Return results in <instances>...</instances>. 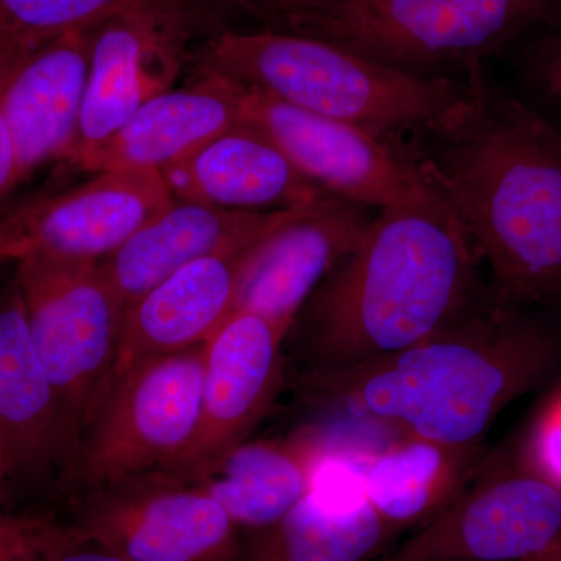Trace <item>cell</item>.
<instances>
[{"label": "cell", "mask_w": 561, "mask_h": 561, "mask_svg": "<svg viewBox=\"0 0 561 561\" xmlns=\"http://www.w3.org/2000/svg\"><path fill=\"white\" fill-rule=\"evenodd\" d=\"M559 25H561V11H560L559 20H557L556 25H553V27H559Z\"/></svg>", "instance_id": "34"}, {"label": "cell", "mask_w": 561, "mask_h": 561, "mask_svg": "<svg viewBox=\"0 0 561 561\" xmlns=\"http://www.w3.org/2000/svg\"><path fill=\"white\" fill-rule=\"evenodd\" d=\"M267 22L272 31H289L295 22L323 7L328 0H232Z\"/></svg>", "instance_id": "29"}, {"label": "cell", "mask_w": 561, "mask_h": 561, "mask_svg": "<svg viewBox=\"0 0 561 561\" xmlns=\"http://www.w3.org/2000/svg\"><path fill=\"white\" fill-rule=\"evenodd\" d=\"M486 459L483 443L456 446L404 435L365 463L359 486L373 511L400 535L445 511Z\"/></svg>", "instance_id": "22"}, {"label": "cell", "mask_w": 561, "mask_h": 561, "mask_svg": "<svg viewBox=\"0 0 561 561\" xmlns=\"http://www.w3.org/2000/svg\"><path fill=\"white\" fill-rule=\"evenodd\" d=\"M561 367V327L490 300L426 341L354 367L305 375L328 412L446 445H481L513 401Z\"/></svg>", "instance_id": "2"}, {"label": "cell", "mask_w": 561, "mask_h": 561, "mask_svg": "<svg viewBox=\"0 0 561 561\" xmlns=\"http://www.w3.org/2000/svg\"><path fill=\"white\" fill-rule=\"evenodd\" d=\"M561 0H328L289 31L390 68L435 77L467 70L559 20Z\"/></svg>", "instance_id": "5"}, {"label": "cell", "mask_w": 561, "mask_h": 561, "mask_svg": "<svg viewBox=\"0 0 561 561\" xmlns=\"http://www.w3.org/2000/svg\"><path fill=\"white\" fill-rule=\"evenodd\" d=\"M25 55L27 54L11 47L0 46V203L5 201L10 192L24 180L9 124L3 114V91L9 83L11 72Z\"/></svg>", "instance_id": "28"}, {"label": "cell", "mask_w": 561, "mask_h": 561, "mask_svg": "<svg viewBox=\"0 0 561 561\" xmlns=\"http://www.w3.org/2000/svg\"><path fill=\"white\" fill-rule=\"evenodd\" d=\"M523 459L561 489V393L535 421Z\"/></svg>", "instance_id": "27"}, {"label": "cell", "mask_w": 561, "mask_h": 561, "mask_svg": "<svg viewBox=\"0 0 561 561\" xmlns=\"http://www.w3.org/2000/svg\"><path fill=\"white\" fill-rule=\"evenodd\" d=\"M47 561H128L121 557L119 553L103 548L98 542L91 541L90 538L72 542L60 549L55 556Z\"/></svg>", "instance_id": "30"}, {"label": "cell", "mask_w": 561, "mask_h": 561, "mask_svg": "<svg viewBox=\"0 0 561 561\" xmlns=\"http://www.w3.org/2000/svg\"><path fill=\"white\" fill-rule=\"evenodd\" d=\"M524 561H561V540L557 541L551 548L546 549L538 556L530 557V559Z\"/></svg>", "instance_id": "33"}, {"label": "cell", "mask_w": 561, "mask_h": 561, "mask_svg": "<svg viewBox=\"0 0 561 561\" xmlns=\"http://www.w3.org/2000/svg\"><path fill=\"white\" fill-rule=\"evenodd\" d=\"M243 87L213 72L140 106L131 119L73 164L87 172L162 171L243 122Z\"/></svg>", "instance_id": "18"}, {"label": "cell", "mask_w": 561, "mask_h": 561, "mask_svg": "<svg viewBox=\"0 0 561 561\" xmlns=\"http://www.w3.org/2000/svg\"><path fill=\"white\" fill-rule=\"evenodd\" d=\"M561 540V489L518 460L486 459L430 523L378 561H524Z\"/></svg>", "instance_id": "10"}, {"label": "cell", "mask_w": 561, "mask_h": 561, "mask_svg": "<svg viewBox=\"0 0 561 561\" xmlns=\"http://www.w3.org/2000/svg\"><path fill=\"white\" fill-rule=\"evenodd\" d=\"M10 261H14V253L13 249H11L5 228H3L2 221H0V265Z\"/></svg>", "instance_id": "32"}, {"label": "cell", "mask_w": 561, "mask_h": 561, "mask_svg": "<svg viewBox=\"0 0 561 561\" xmlns=\"http://www.w3.org/2000/svg\"><path fill=\"white\" fill-rule=\"evenodd\" d=\"M173 0H0V44L31 54L66 33Z\"/></svg>", "instance_id": "24"}, {"label": "cell", "mask_w": 561, "mask_h": 561, "mask_svg": "<svg viewBox=\"0 0 561 561\" xmlns=\"http://www.w3.org/2000/svg\"><path fill=\"white\" fill-rule=\"evenodd\" d=\"M324 201L302 208L242 210L175 198L168 209L102 260V271L128 311L142 295L180 268L210 254L260 241Z\"/></svg>", "instance_id": "15"}, {"label": "cell", "mask_w": 561, "mask_h": 561, "mask_svg": "<svg viewBox=\"0 0 561 561\" xmlns=\"http://www.w3.org/2000/svg\"><path fill=\"white\" fill-rule=\"evenodd\" d=\"M242 110L243 121L267 133L308 179L334 197L379 209L449 205L412 151L394 140L245 87Z\"/></svg>", "instance_id": "8"}, {"label": "cell", "mask_w": 561, "mask_h": 561, "mask_svg": "<svg viewBox=\"0 0 561 561\" xmlns=\"http://www.w3.org/2000/svg\"><path fill=\"white\" fill-rule=\"evenodd\" d=\"M324 437L308 427L289 437L247 440L190 481L219 502L239 530L256 534L275 526L311 493L331 451Z\"/></svg>", "instance_id": "20"}, {"label": "cell", "mask_w": 561, "mask_h": 561, "mask_svg": "<svg viewBox=\"0 0 561 561\" xmlns=\"http://www.w3.org/2000/svg\"><path fill=\"white\" fill-rule=\"evenodd\" d=\"M556 308H559L561 311V300L559 302H557Z\"/></svg>", "instance_id": "35"}, {"label": "cell", "mask_w": 561, "mask_h": 561, "mask_svg": "<svg viewBox=\"0 0 561 561\" xmlns=\"http://www.w3.org/2000/svg\"><path fill=\"white\" fill-rule=\"evenodd\" d=\"M287 334L250 311L232 312L206 342L197 437L173 474L191 479L249 440L283 381Z\"/></svg>", "instance_id": "13"}, {"label": "cell", "mask_w": 561, "mask_h": 561, "mask_svg": "<svg viewBox=\"0 0 561 561\" xmlns=\"http://www.w3.org/2000/svg\"><path fill=\"white\" fill-rule=\"evenodd\" d=\"M14 283L79 453L113 378L127 309L101 262L28 254Z\"/></svg>", "instance_id": "6"}, {"label": "cell", "mask_w": 561, "mask_h": 561, "mask_svg": "<svg viewBox=\"0 0 561 561\" xmlns=\"http://www.w3.org/2000/svg\"><path fill=\"white\" fill-rule=\"evenodd\" d=\"M0 442L14 472L76 460L57 391L33 341L16 283L0 297Z\"/></svg>", "instance_id": "21"}, {"label": "cell", "mask_w": 561, "mask_h": 561, "mask_svg": "<svg viewBox=\"0 0 561 561\" xmlns=\"http://www.w3.org/2000/svg\"><path fill=\"white\" fill-rule=\"evenodd\" d=\"M175 202L154 169H113L5 214L20 260L28 254L101 262Z\"/></svg>", "instance_id": "12"}, {"label": "cell", "mask_w": 561, "mask_h": 561, "mask_svg": "<svg viewBox=\"0 0 561 561\" xmlns=\"http://www.w3.org/2000/svg\"><path fill=\"white\" fill-rule=\"evenodd\" d=\"M14 472L13 463L9 453H7L5 446L0 442V493H2L3 486H5L7 479L10 478Z\"/></svg>", "instance_id": "31"}, {"label": "cell", "mask_w": 561, "mask_h": 561, "mask_svg": "<svg viewBox=\"0 0 561 561\" xmlns=\"http://www.w3.org/2000/svg\"><path fill=\"white\" fill-rule=\"evenodd\" d=\"M440 127L415 136L413 157L449 202L494 300L534 308L561 300V130L497 90L481 65Z\"/></svg>", "instance_id": "1"}, {"label": "cell", "mask_w": 561, "mask_h": 561, "mask_svg": "<svg viewBox=\"0 0 561 561\" xmlns=\"http://www.w3.org/2000/svg\"><path fill=\"white\" fill-rule=\"evenodd\" d=\"M205 346L147 357L113 376L73 460L83 491L176 470L201 426Z\"/></svg>", "instance_id": "7"}, {"label": "cell", "mask_w": 561, "mask_h": 561, "mask_svg": "<svg viewBox=\"0 0 561 561\" xmlns=\"http://www.w3.org/2000/svg\"><path fill=\"white\" fill-rule=\"evenodd\" d=\"M265 238L192 262L142 295L125 313L113 376L140 359L205 345L231 316L247 261Z\"/></svg>", "instance_id": "17"}, {"label": "cell", "mask_w": 561, "mask_h": 561, "mask_svg": "<svg viewBox=\"0 0 561 561\" xmlns=\"http://www.w3.org/2000/svg\"><path fill=\"white\" fill-rule=\"evenodd\" d=\"M83 538L84 531L70 522L0 507V561H47Z\"/></svg>", "instance_id": "25"}, {"label": "cell", "mask_w": 561, "mask_h": 561, "mask_svg": "<svg viewBox=\"0 0 561 561\" xmlns=\"http://www.w3.org/2000/svg\"><path fill=\"white\" fill-rule=\"evenodd\" d=\"M527 80L546 101L561 106V25L545 28L523 55Z\"/></svg>", "instance_id": "26"}, {"label": "cell", "mask_w": 561, "mask_h": 561, "mask_svg": "<svg viewBox=\"0 0 561 561\" xmlns=\"http://www.w3.org/2000/svg\"><path fill=\"white\" fill-rule=\"evenodd\" d=\"M198 66L394 142L440 127L467 98V83L416 76L319 36L272 28L213 36L198 54Z\"/></svg>", "instance_id": "4"}, {"label": "cell", "mask_w": 561, "mask_h": 561, "mask_svg": "<svg viewBox=\"0 0 561 561\" xmlns=\"http://www.w3.org/2000/svg\"><path fill=\"white\" fill-rule=\"evenodd\" d=\"M66 33L25 55L3 91L22 179L61 160L77 135L90 73L92 33Z\"/></svg>", "instance_id": "19"}, {"label": "cell", "mask_w": 561, "mask_h": 561, "mask_svg": "<svg viewBox=\"0 0 561 561\" xmlns=\"http://www.w3.org/2000/svg\"><path fill=\"white\" fill-rule=\"evenodd\" d=\"M184 39L175 0L119 14L95 27L79 128L60 161L76 164L140 106L171 90Z\"/></svg>", "instance_id": "11"}, {"label": "cell", "mask_w": 561, "mask_h": 561, "mask_svg": "<svg viewBox=\"0 0 561 561\" xmlns=\"http://www.w3.org/2000/svg\"><path fill=\"white\" fill-rule=\"evenodd\" d=\"M160 172L173 197L221 208L291 209L334 197L308 179L267 133L245 121Z\"/></svg>", "instance_id": "16"}, {"label": "cell", "mask_w": 561, "mask_h": 561, "mask_svg": "<svg viewBox=\"0 0 561 561\" xmlns=\"http://www.w3.org/2000/svg\"><path fill=\"white\" fill-rule=\"evenodd\" d=\"M451 206L381 209L306 302L308 371L343 370L398 353L491 298Z\"/></svg>", "instance_id": "3"}, {"label": "cell", "mask_w": 561, "mask_h": 561, "mask_svg": "<svg viewBox=\"0 0 561 561\" xmlns=\"http://www.w3.org/2000/svg\"><path fill=\"white\" fill-rule=\"evenodd\" d=\"M398 535L362 494L317 478L311 493L279 523L251 534L241 561H371Z\"/></svg>", "instance_id": "23"}, {"label": "cell", "mask_w": 561, "mask_h": 561, "mask_svg": "<svg viewBox=\"0 0 561 561\" xmlns=\"http://www.w3.org/2000/svg\"><path fill=\"white\" fill-rule=\"evenodd\" d=\"M360 205L330 197L284 225L253 250L236 295V311L260 313L290 334L298 313L370 224Z\"/></svg>", "instance_id": "14"}, {"label": "cell", "mask_w": 561, "mask_h": 561, "mask_svg": "<svg viewBox=\"0 0 561 561\" xmlns=\"http://www.w3.org/2000/svg\"><path fill=\"white\" fill-rule=\"evenodd\" d=\"M68 522L128 561H241L239 529L225 508L169 471L81 491Z\"/></svg>", "instance_id": "9"}]
</instances>
